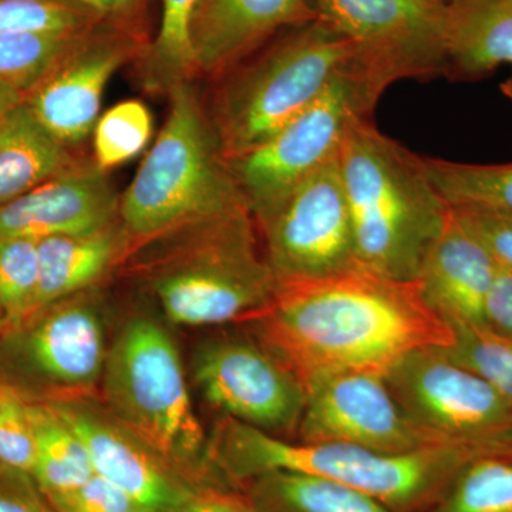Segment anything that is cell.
Masks as SVG:
<instances>
[{
  "mask_svg": "<svg viewBox=\"0 0 512 512\" xmlns=\"http://www.w3.org/2000/svg\"><path fill=\"white\" fill-rule=\"evenodd\" d=\"M239 487L255 512H392L345 485L285 471L252 478Z\"/></svg>",
  "mask_w": 512,
  "mask_h": 512,
  "instance_id": "23",
  "label": "cell"
},
{
  "mask_svg": "<svg viewBox=\"0 0 512 512\" xmlns=\"http://www.w3.org/2000/svg\"><path fill=\"white\" fill-rule=\"evenodd\" d=\"M476 448L447 444L386 454L340 443H301L224 416L208 439V458L229 483L285 471L323 478L373 498L392 512H426L443 497Z\"/></svg>",
  "mask_w": 512,
  "mask_h": 512,
  "instance_id": "2",
  "label": "cell"
},
{
  "mask_svg": "<svg viewBox=\"0 0 512 512\" xmlns=\"http://www.w3.org/2000/svg\"><path fill=\"white\" fill-rule=\"evenodd\" d=\"M352 46V66L380 94L402 80L446 76L447 9L426 0H315Z\"/></svg>",
  "mask_w": 512,
  "mask_h": 512,
  "instance_id": "10",
  "label": "cell"
},
{
  "mask_svg": "<svg viewBox=\"0 0 512 512\" xmlns=\"http://www.w3.org/2000/svg\"><path fill=\"white\" fill-rule=\"evenodd\" d=\"M426 2L431 3V5L440 6V8L447 9L448 6L453 5L456 0H426Z\"/></svg>",
  "mask_w": 512,
  "mask_h": 512,
  "instance_id": "43",
  "label": "cell"
},
{
  "mask_svg": "<svg viewBox=\"0 0 512 512\" xmlns=\"http://www.w3.org/2000/svg\"><path fill=\"white\" fill-rule=\"evenodd\" d=\"M133 252L147 254L138 272L175 325L245 322L278 289L247 205L174 229Z\"/></svg>",
  "mask_w": 512,
  "mask_h": 512,
  "instance_id": "4",
  "label": "cell"
},
{
  "mask_svg": "<svg viewBox=\"0 0 512 512\" xmlns=\"http://www.w3.org/2000/svg\"><path fill=\"white\" fill-rule=\"evenodd\" d=\"M130 249V239L120 218L99 231L37 239L39 288L33 313L69 296L90 291L124 262Z\"/></svg>",
  "mask_w": 512,
  "mask_h": 512,
  "instance_id": "20",
  "label": "cell"
},
{
  "mask_svg": "<svg viewBox=\"0 0 512 512\" xmlns=\"http://www.w3.org/2000/svg\"><path fill=\"white\" fill-rule=\"evenodd\" d=\"M160 136L120 197L119 218L131 249L245 205L207 106L192 82L174 87Z\"/></svg>",
  "mask_w": 512,
  "mask_h": 512,
  "instance_id": "6",
  "label": "cell"
},
{
  "mask_svg": "<svg viewBox=\"0 0 512 512\" xmlns=\"http://www.w3.org/2000/svg\"><path fill=\"white\" fill-rule=\"evenodd\" d=\"M0 512H56L32 474L0 464Z\"/></svg>",
  "mask_w": 512,
  "mask_h": 512,
  "instance_id": "37",
  "label": "cell"
},
{
  "mask_svg": "<svg viewBox=\"0 0 512 512\" xmlns=\"http://www.w3.org/2000/svg\"><path fill=\"white\" fill-rule=\"evenodd\" d=\"M485 326L497 335L512 340V271L503 266L498 268L488 295Z\"/></svg>",
  "mask_w": 512,
  "mask_h": 512,
  "instance_id": "39",
  "label": "cell"
},
{
  "mask_svg": "<svg viewBox=\"0 0 512 512\" xmlns=\"http://www.w3.org/2000/svg\"><path fill=\"white\" fill-rule=\"evenodd\" d=\"M478 456H493L512 461V427L478 447Z\"/></svg>",
  "mask_w": 512,
  "mask_h": 512,
  "instance_id": "40",
  "label": "cell"
},
{
  "mask_svg": "<svg viewBox=\"0 0 512 512\" xmlns=\"http://www.w3.org/2000/svg\"><path fill=\"white\" fill-rule=\"evenodd\" d=\"M83 35H0V83L32 92Z\"/></svg>",
  "mask_w": 512,
  "mask_h": 512,
  "instance_id": "29",
  "label": "cell"
},
{
  "mask_svg": "<svg viewBox=\"0 0 512 512\" xmlns=\"http://www.w3.org/2000/svg\"><path fill=\"white\" fill-rule=\"evenodd\" d=\"M315 0H200L190 39L198 76H220L285 30L318 19Z\"/></svg>",
  "mask_w": 512,
  "mask_h": 512,
  "instance_id": "18",
  "label": "cell"
},
{
  "mask_svg": "<svg viewBox=\"0 0 512 512\" xmlns=\"http://www.w3.org/2000/svg\"><path fill=\"white\" fill-rule=\"evenodd\" d=\"M426 512H512V461L471 458Z\"/></svg>",
  "mask_w": 512,
  "mask_h": 512,
  "instance_id": "27",
  "label": "cell"
},
{
  "mask_svg": "<svg viewBox=\"0 0 512 512\" xmlns=\"http://www.w3.org/2000/svg\"><path fill=\"white\" fill-rule=\"evenodd\" d=\"M244 323L303 387L335 373L384 376L414 350L454 342L453 329L427 305L416 282L363 268L278 285L272 301Z\"/></svg>",
  "mask_w": 512,
  "mask_h": 512,
  "instance_id": "1",
  "label": "cell"
},
{
  "mask_svg": "<svg viewBox=\"0 0 512 512\" xmlns=\"http://www.w3.org/2000/svg\"><path fill=\"white\" fill-rule=\"evenodd\" d=\"M39 288L37 239L0 242V306L8 330L20 325L35 311Z\"/></svg>",
  "mask_w": 512,
  "mask_h": 512,
  "instance_id": "32",
  "label": "cell"
},
{
  "mask_svg": "<svg viewBox=\"0 0 512 512\" xmlns=\"http://www.w3.org/2000/svg\"><path fill=\"white\" fill-rule=\"evenodd\" d=\"M69 148L33 116L28 104L0 123V205L76 168Z\"/></svg>",
  "mask_w": 512,
  "mask_h": 512,
  "instance_id": "22",
  "label": "cell"
},
{
  "mask_svg": "<svg viewBox=\"0 0 512 512\" xmlns=\"http://www.w3.org/2000/svg\"><path fill=\"white\" fill-rule=\"evenodd\" d=\"M200 0H161L160 28L138 62L147 90L170 93L198 76L190 29Z\"/></svg>",
  "mask_w": 512,
  "mask_h": 512,
  "instance_id": "25",
  "label": "cell"
},
{
  "mask_svg": "<svg viewBox=\"0 0 512 512\" xmlns=\"http://www.w3.org/2000/svg\"><path fill=\"white\" fill-rule=\"evenodd\" d=\"M458 218L467 225L498 264L512 271V215L505 212L473 207H451Z\"/></svg>",
  "mask_w": 512,
  "mask_h": 512,
  "instance_id": "35",
  "label": "cell"
},
{
  "mask_svg": "<svg viewBox=\"0 0 512 512\" xmlns=\"http://www.w3.org/2000/svg\"><path fill=\"white\" fill-rule=\"evenodd\" d=\"M384 379L414 423L477 453L512 427V404L441 348L414 350L390 367Z\"/></svg>",
  "mask_w": 512,
  "mask_h": 512,
  "instance_id": "12",
  "label": "cell"
},
{
  "mask_svg": "<svg viewBox=\"0 0 512 512\" xmlns=\"http://www.w3.org/2000/svg\"><path fill=\"white\" fill-rule=\"evenodd\" d=\"M454 342L441 348L458 365L476 373L512 404V340L487 326H453Z\"/></svg>",
  "mask_w": 512,
  "mask_h": 512,
  "instance_id": "30",
  "label": "cell"
},
{
  "mask_svg": "<svg viewBox=\"0 0 512 512\" xmlns=\"http://www.w3.org/2000/svg\"><path fill=\"white\" fill-rule=\"evenodd\" d=\"M47 500L56 512H128L136 505L123 491L97 474L76 490Z\"/></svg>",
  "mask_w": 512,
  "mask_h": 512,
  "instance_id": "34",
  "label": "cell"
},
{
  "mask_svg": "<svg viewBox=\"0 0 512 512\" xmlns=\"http://www.w3.org/2000/svg\"><path fill=\"white\" fill-rule=\"evenodd\" d=\"M3 120H5V119H3ZM0 123H2V121H0Z\"/></svg>",
  "mask_w": 512,
  "mask_h": 512,
  "instance_id": "45",
  "label": "cell"
},
{
  "mask_svg": "<svg viewBox=\"0 0 512 512\" xmlns=\"http://www.w3.org/2000/svg\"><path fill=\"white\" fill-rule=\"evenodd\" d=\"M6 330H8V325H6L5 313H3L2 306H0V338L5 335Z\"/></svg>",
  "mask_w": 512,
  "mask_h": 512,
  "instance_id": "44",
  "label": "cell"
},
{
  "mask_svg": "<svg viewBox=\"0 0 512 512\" xmlns=\"http://www.w3.org/2000/svg\"><path fill=\"white\" fill-rule=\"evenodd\" d=\"M512 66V0H456L447 8L446 79L474 83Z\"/></svg>",
  "mask_w": 512,
  "mask_h": 512,
  "instance_id": "21",
  "label": "cell"
},
{
  "mask_svg": "<svg viewBox=\"0 0 512 512\" xmlns=\"http://www.w3.org/2000/svg\"><path fill=\"white\" fill-rule=\"evenodd\" d=\"M352 59L348 40L318 18L285 30L214 77L205 106L225 160L274 136L311 106Z\"/></svg>",
  "mask_w": 512,
  "mask_h": 512,
  "instance_id": "5",
  "label": "cell"
},
{
  "mask_svg": "<svg viewBox=\"0 0 512 512\" xmlns=\"http://www.w3.org/2000/svg\"><path fill=\"white\" fill-rule=\"evenodd\" d=\"M441 197L450 207H473L512 215V163L471 164L424 157Z\"/></svg>",
  "mask_w": 512,
  "mask_h": 512,
  "instance_id": "26",
  "label": "cell"
},
{
  "mask_svg": "<svg viewBox=\"0 0 512 512\" xmlns=\"http://www.w3.org/2000/svg\"><path fill=\"white\" fill-rule=\"evenodd\" d=\"M339 168L360 268L394 281H416L451 214L424 157L367 117L350 127Z\"/></svg>",
  "mask_w": 512,
  "mask_h": 512,
  "instance_id": "3",
  "label": "cell"
},
{
  "mask_svg": "<svg viewBox=\"0 0 512 512\" xmlns=\"http://www.w3.org/2000/svg\"><path fill=\"white\" fill-rule=\"evenodd\" d=\"M258 229L278 285L360 268L339 156L299 184Z\"/></svg>",
  "mask_w": 512,
  "mask_h": 512,
  "instance_id": "11",
  "label": "cell"
},
{
  "mask_svg": "<svg viewBox=\"0 0 512 512\" xmlns=\"http://www.w3.org/2000/svg\"><path fill=\"white\" fill-rule=\"evenodd\" d=\"M93 133L96 165L106 171L146 148L153 133V120L141 101L127 100L99 117Z\"/></svg>",
  "mask_w": 512,
  "mask_h": 512,
  "instance_id": "31",
  "label": "cell"
},
{
  "mask_svg": "<svg viewBox=\"0 0 512 512\" xmlns=\"http://www.w3.org/2000/svg\"><path fill=\"white\" fill-rule=\"evenodd\" d=\"M26 93L20 92L15 87L0 83V121L9 116L16 107L25 103Z\"/></svg>",
  "mask_w": 512,
  "mask_h": 512,
  "instance_id": "41",
  "label": "cell"
},
{
  "mask_svg": "<svg viewBox=\"0 0 512 512\" xmlns=\"http://www.w3.org/2000/svg\"><path fill=\"white\" fill-rule=\"evenodd\" d=\"M46 403L82 440L94 473L123 491L134 504L175 512L202 487L157 456L109 413L80 399Z\"/></svg>",
  "mask_w": 512,
  "mask_h": 512,
  "instance_id": "16",
  "label": "cell"
},
{
  "mask_svg": "<svg viewBox=\"0 0 512 512\" xmlns=\"http://www.w3.org/2000/svg\"><path fill=\"white\" fill-rule=\"evenodd\" d=\"M35 460V431L28 399L0 382V464L32 474Z\"/></svg>",
  "mask_w": 512,
  "mask_h": 512,
  "instance_id": "33",
  "label": "cell"
},
{
  "mask_svg": "<svg viewBox=\"0 0 512 512\" xmlns=\"http://www.w3.org/2000/svg\"><path fill=\"white\" fill-rule=\"evenodd\" d=\"M175 512H255L247 494L228 480L202 485Z\"/></svg>",
  "mask_w": 512,
  "mask_h": 512,
  "instance_id": "38",
  "label": "cell"
},
{
  "mask_svg": "<svg viewBox=\"0 0 512 512\" xmlns=\"http://www.w3.org/2000/svg\"><path fill=\"white\" fill-rule=\"evenodd\" d=\"M101 393L114 420L192 483L221 480L195 414L173 338L154 319L134 318L107 353Z\"/></svg>",
  "mask_w": 512,
  "mask_h": 512,
  "instance_id": "7",
  "label": "cell"
},
{
  "mask_svg": "<svg viewBox=\"0 0 512 512\" xmlns=\"http://www.w3.org/2000/svg\"><path fill=\"white\" fill-rule=\"evenodd\" d=\"M119 210L106 171L80 164L0 205V242L99 231L119 220Z\"/></svg>",
  "mask_w": 512,
  "mask_h": 512,
  "instance_id": "17",
  "label": "cell"
},
{
  "mask_svg": "<svg viewBox=\"0 0 512 512\" xmlns=\"http://www.w3.org/2000/svg\"><path fill=\"white\" fill-rule=\"evenodd\" d=\"M500 89L501 93H503L507 99L512 101V73L504 83H501Z\"/></svg>",
  "mask_w": 512,
  "mask_h": 512,
  "instance_id": "42",
  "label": "cell"
},
{
  "mask_svg": "<svg viewBox=\"0 0 512 512\" xmlns=\"http://www.w3.org/2000/svg\"><path fill=\"white\" fill-rule=\"evenodd\" d=\"M96 16L104 25L153 40L148 30L151 0H67Z\"/></svg>",
  "mask_w": 512,
  "mask_h": 512,
  "instance_id": "36",
  "label": "cell"
},
{
  "mask_svg": "<svg viewBox=\"0 0 512 512\" xmlns=\"http://www.w3.org/2000/svg\"><path fill=\"white\" fill-rule=\"evenodd\" d=\"M28 403L36 440L32 477L47 498L76 490L96 474L86 447L49 403Z\"/></svg>",
  "mask_w": 512,
  "mask_h": 512,
  "instance_id": "24",
  "label": "cell"
},
{
  "mask_svg": "<svg viewBox=\"0 0 512 512\" xmlns=\"http://www.w3.org/2000/svg\"><path fill=\"white\" fill-rule=\"evenodd\" d=\"M147 37L99 25L84 33L25 103L36 120L72 148L93 133L100 117L104 89L114 73L138 60L150 45Z\"/></svg>",
  "mask_w": 512,
  "mask_h": 512,
  "instance_id": "15",
  "label": "cell"
},
{
  "mask_svg": "<svg viewBox=\"0 0 512 512\" xmlns=\"http://www.w3.org/2000/svg\"><path fill=\"white\" fill-rule=\"evenodd\" d=\"M99 25L67 0H0V35L79 36Z\"/></svg>",
  "mask_w": 512,
  "mask_h": 512,
  "instance_id": "28",
  "label": "cell"
},
{
  "mask_svg": "<svg viewBox=\"0 0 512 512\" xmlns=\"http://www.w3.org/2000/svg\"><path fill=\"white\" fill-rule=\"evenodd\" d=\"M380 97L350 63L311 106L274 136L227 161L258 228L299 184L338 158L350 127L357 120L373 117Z\"/></svg>",
  "mask_w": 512,
  "mask_h": 512,
  "instance_id": "8",
  "label": "cell"
},
{
  "mask_svg": "<svg viewBox=\"0 0 512 512\" xmlns=\"http://www.w3.org/2000/svg\"><path fill=\"white\" fill-rule=\"evenodd\" d=\"M106 330L89 291L52 303L0 338V382L29 400L82 399L101 383Z\"/></svg>",
  "mask_w": 512,
  "mask_h": 512,
  "instance_id": "9",
  "label": "cell"
},
{
  "mask_svg": "<svg viewBox=\"0 0 512 512\" xmlns=\"http://www.w3.org/2000/svg\"><path fill=\"white\" fill-rule=\"evenodd\" d=\"M194 377L205 400L224 416L275 436L298 431L305 387L255 336L208 340L195 353Z\"/></svg>",
  "mask_w": 512,
  "mask_h": 512,
  "instance_id": "13",
  "label": "cell"
},
{
  "mask_svg": "<svg viewBox=\"0 0 512 512\" xmlns=\"http://www.w3.org/2000/svg\"><path fill=\"white\" fill-rule=\"evenodd\" d=\"M305 392L296 431L301 443L349 444L386 454L458 444L414 423L383 375L335 373L313 380Z\"/></svg>",
  "mask_w": 512,
  "mask_h": 512,
  "instance_id": "14",
  "label": "cell"
},
{
  "mask_svg": "<svg viewBox=\"0 0 512 512\" xmlns=\"http://www.w3.org/2000/svg\"><path fill=\"white\" fill-rule=\"evenodd\" d=\"M498 268L490 249L451 208L414 282L427 305L451 328L485 326V305Z\"/></svg>",
  "mask_w": 512,
  "mask_h": 512,
  "instance_id": "19",
  "label": "cell"
}]
</instances>
